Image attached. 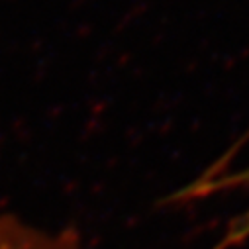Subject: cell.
<instances>
[{
  "mask_svg": "<svg viewBox=\"0 0 249 249\" xmlns=\"http://www.w3.org/2000/svg\"><path fill=\"white\" fill-rule=\"evenodd\" d=\"M243 177H245V180L249 182V163L245 165V169H243Z\"/></svg>",
  "mask_w": 249,
  "mask_h": 249,
  "instance_id": "6da1fadb",
  "label": "cell"
}]
</instances>
